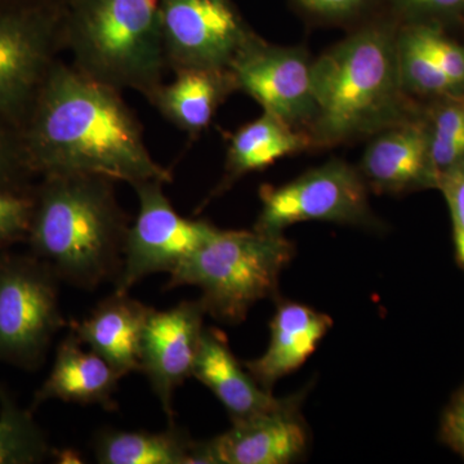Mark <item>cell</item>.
Wrapping results in <instances>:
<instances>
[{
    "label": "cell",
    "instance_id": "7c38bea8",
    "mask_svg": "<svg viewBox=\"0 0 464 464\" xmlns=\"http://www.w3.org/2000/svg\"><path fill=\"white\" fill-rule=\"evenodd\" d=\"M206 308L185 301L168 310H152L143 329L140 372L148 377L168 423H174L176 390L192 377L204 332Z\"/></svg>",
    "mask_w": 464,
    "mask_h": 464
},
{
    "label": "cell",
    "instance_id": "e0dca14e",
    "mask_svg": "<svg viewBox=\"0 0 464 464\" xmlns=\"http://www.w3.org/2000/svg\"><path fill=\"white\" fill-rule=\"evenodd\" d=\"M332 324L326 314L295 302H284L271 320L267 350L244 366L262 389L271 391L276 382L297 371L315 353Z\"/></svg>",
    "mask_w": 464,
    "mask_h": 464
},
{
    "label": "cell",
    "instance_id": "4fadbf2b",
    "mask_svg": "<svg viewBox=\"0 0 464 464\" xmlns=\"http://www.w3.org/2000/svg\"><path fill=\"white\" fill-rule=\"evenodd\" d=\"M308 433L298 399L276 411L234 420L228 431L197 441L191 464H286L306 451Z\"/></svg>",
    "mask_w": 464,
    "mask_h": 464
},
{
    "label": "cell",
    "instance_id": "9a60e30c",
    "mask_svg": "<svg viewBox=\"0 0 464 464\" xmlns=\"http://www.w3.org/2000/svg\"><path fill=\"white\" fill-rule=\"evenodd\" d=\"M152 310L128 293L114 292L82 322H72L70 331L123 378L140 372L143 329Z\"/></svg>",
    "mask_w": 464,
    "mask_h": 464
},
{
    "label": "cell",
    "instance_id": "8992f818",
    "mask_svg": "<svg viewBox=\"0 0 464 464\" xmlns=\"http://www.w3.org/2000/svg\"><path fill=\"white\" fill-rule=\"evenodd\" d=\"M58 276L35 256L0 257V362L35 371L65 326Z\"/></svg>",
    "mask_w": 464,
    "mask_h": 464
},
{
    "label": "cell",
    "instance_id": "f1b7e54d",
    "mask_svg": "<svg viewBox=\"0 0 464 464\" xmlns=\"http://www.w3.org/2000/svg\"><path fill=\"white\" fill-rule=\"evenodd\" d=\"M402 11L418 16H442L464 11V0H393Z\"/></svg>",
    "mask_w": 464,
    "mask_h": 464
},
{
    "label": "cell",
    "instance_id": "7a4b0ae2",
    "mask_svg": "<svg viewBox=\"0 0 464 464\" xmlns=\"http://www.w3.org/2000/svg\"><path fill=\"white\" fill-rule=\"evenodd\" d=\"M112 182L91 174H52L34 199L27 234L33 255L70 285L93 290L121 274L130 225Z\"/></svg>",
    "mask_w": 464,
    "mask_h": 464
},
{
    "label": "cell",
    "instance_id": "ffe728a7",
    "mask_svg": "<svg viewBox=\"0 0 464 464\" xmlns=\"http://www.w3.org/2000/svg\"><path fill=\"white\" fill-rule=\"evenodd\" d=\"M311 145L308 134L302 133L270 112L244 125L231 137L226 159V176L218 190L244 174L265 169L286 155L295 154Z\"/></svg>",
    "mask_w": 464,
    "mask_h": 464
},
{
    "label": "cell",
    "instance_id": "f546056e",
    "mask_svg": "<svg viewBox=\"0 0 464 464\" xmlns=\"http://www.w3.org/2000/svg\"><path fill=\"white\" fill-rule=\"evenodd\" d=\"M444 432L448 441L464 456V390L445 415Z\"/></svg>",
    "mask_w": 464,
    "mask_h": 464
},
{
    "label": "cell",
    "instance_id": "52a82bcc",
    "mask_svg": "<svg viewBox=\"0 0 464 464\" xmlns=\"http://www.w3.org/2000/svg\"><path fill=\"white\" fill-rule=\"evenodd\" d=\"M259 198L258 231L283 234L288 226L306 221L374 224L364 179L341 160L328 161L285 185L262 186Z\"/></svg>",
    "mask_w": 464,
    "mask_h": 464
},
{
    "label": "cell",
    "instance_id": "484cf974",
    "mask_svg": "<svg viewBox=\"0 0 464 464\" xmlns=\"http://www.w3.org/2000/svg\"><path fill=\"white\" fill-rule=\"evenodd\" d=\"M34 199L16 191L0 188V246L27 237L32 224Z\"/></svg>",
    "mask_w": 464,
    "mask_h": 464
},
{
    "label": "cell",
    "instance_id": "3957f363",
    "mask_svg": "<svg viewBox=\"0 0 464 464\" xmlns=\"http://www.w3.org/2000/svg\"><path fill=\"white\" fill-rule=\"evenodd\" d=\"M398 42L386 27L348 36L313 63L314 145L350 141L402 121Z\"/></svg>",
    "mask_w": 464,
    "mask_h": 464
},
{
    "label": "cell",
    "instance_id": "30bf717a",
    "mask_svg": "<svg viewBox=\"0 0 464 464\" xmlns=\"http://www.w3.org/2000/svg\"><path fill=\"white\" fill-rule=\"evenodd\" d=\"M60 47V12L0 14V114L18 121L32 111Z\"/></svg>",
    "mask_w": 464,
    "mask_h": 464
},
{
    "label": "cell",
    "instance_id": "ac0fdd59",
    "mask_svg": "<svg viewBox=\"0 0 464 464\" xmlns=\"http://www.w3.org/2000/svg\"><path fill=\"white\" fill-rule=\"evenodd\" d=\"M70 331L57 347L56 359L47 380L34 396L32 411L50 400L81 405H100L115 411L114 395L121 375Z\"/></svg>",
    "mask_w": 464,
    "mask_h": 464
},
{
    "label": "cell",
    "instance_id": "cb8c5ba5",
    "mask_svg": "<svg viewBox=\"0 0 464 464\" xmlns=\"http://www.w3.org/2000/svg\"><path fill=\"white\" fill-rule=\"evenodd\" d=\"M429 140L430 158L438 176L464 159V103L440 110Z\"/></svg>",
    "mask_w": 464,
    "mask_h": 464
},
{
    "label": "cell",
    "instance_id": "9c48e42d",
    "mask_svg": "<svg viewBox=\"0 0 464 464\" xmlns=\"http://www.w3.org/2000/svg\"><path fill=\"white\" fill-rule=\"evenodd\" d=\"M161 41L167 66L228 70L253 38L228 0H163Z\"/></svg>",
    "mask_w": 464,
    "mask_h": 464
},
{
    "label": "cell",
    "instance_id": "5b68a950",
    "mask_svg": "<svg viewBox=\"0 0 464 464\" xmlns=\"http://www.w3.org/2000/svg\"><path fill=\"white\" fill-rule=\"evenodd\" d=\"M293 257L295 246L283 234L216 228L169 274L168 288L198 286L208 315L237 325L256 304L276 295L280 275Z\"/></svg>",
    "mask_w": 464,
    "mask_h": 464
},
{
    "label": "cell",
    "instance_id": "6da1fadb",
    "mask_svg": "<svg viewBox=\"0 0 464 464\" xmlns=\"http://www.w3.org/2000/svg\"><path fill=\"white\" fill-rule=\"evenodd\" d=\"M24 154L30 169L44 176L91 174L132 186L173 179L150 155L119 91L65 63H53L36 96Z\"/></svg>",
    "mask_w": 464,
    "mask_h": 464
},
{
    "label": "cell",
    "instance_id": "44dd1931",
    "mask_svg": "<svg viewBox=\"0 0 464 464\" xmlns=\"http://www.w3.org/2000/svg\"><path fill=\"white\" fill-rule=\"evenodd\" d=\"M195 444L173 423L160 432L102 430L93 440V451L101 464H191Z\"/></svg>",
    "mask_w": 464,
    "mask_h": 464
},
{
    "label": "cell",
    "instance_id": "ba28073f",
    "mask_svg": "<svg viewBox=\"0 0 464 464\" xmlns=\"http://www.w3.org/2000/svg\"><path fill=\"white\" fill-rule=\"evenodd\" d=\"M160 181L134 185L139 213L125 239L123 265L115 280L118 293H128L150 275L170 274L200 248L215 226L185 218L176 212Z\"/></svg>",
    "mask_w": 464,
    "mask_h": 464
},
{
    "label": "cell",
    "instance_id": "4dcf8cb0",
    "mask_svg": "<svg viewBox=\"0 0 464 464\" xmlns=\"http://www.w3.org/2000/svg\"><path fill=\"white\" fill-rule=\"evenodd\" d=\"M304 7L326 17H346L355 14L366 0H299Z\"/></svg>",
    "mask_w": 464,
    "mask_h": 464
},
{
    "label": "cell",
    "instance_id": "d4e9b609",
    "mask_svg": "<svg viewBox=\"0 0 464 464\" xmlns=\"http://www.w3.org/2000/svg\"><path fill=\"white\" fill-rule=\"evenodd\" d=\"M415 35L457 91L464 88V48L433 27L411 26Z\"/></svg>",
    "mask_w": 464,
    "mask_h": 464
},
{
    "label": "cell",
    "instance_id": "5bb4252c",
    "mask_svg": "<svg viewBox=\"0 0 464 464\" xmlns=\"http://www.w3.org/2000/svg\"><path fill=\"white\" fill-rule=\"evenodd\" d=\"M362 173L380 192H402L436 186L438 173L430 158L429 133L420 125L400 121L369 143Z\"/></svg>",
    "mask_w": 464,
    "mask_h": 464
},
{
    "label": "cell",
    "instance_id": "277c9868",
    "mask_svg": "<svg viewBox=\"0 0 464 464\" xmlns=\"http://www.w3.org/2000/svg\"><path fill=\"white\" fill-rule=\"evenodd\" d=\"M61 44L82 74L148 99L164 67L159 0H67L60 12Z\"/></svg>",
    "mask_w": 464,
    "mask_h": 464
},
{
    "label": "cell",
    "instance_id": "4316f807",
    "mask_svg": "<svg viewBox=\"0 0 464 464\" xmlns=\"http://www.w3.org/2000/svg\"><path fill=\"white\" fill-rule=\"evenodd\" d=\"M438 188L448 201L458 261L464 266V159L439 173Z\"/></svg>",
    "mask_w": 464,
    "mask_h": 464
},
{
    "label": "cell",
    "instance_id": "7402d4cb",
    "mask_svg": "<svg viewBox=\"0 0 464 464\" xmlns=\"http://www.w3.org/2000/svg\"><path fill=\"white\" fill-rule=\"evenodd\" d=\"M51 456L50 442L33 418L0 387V464L41 463Z\"/></svg>",
    "mask_w": 464,
    "mask_h": 464
},
{
    "label": "cell",
    "instance_id": "2e32d148",
    "mask_svg": "<svg viewBox=\"0 0 464 464\" xmlns=\"http://www.w3.org/2000/svg\"><path fill=\"white\" fill-rule=\"evenodd\" d=\"M192 377L212 391L232 422L276 411L293 399H277L262 389L231 353L224 333L217 329L204 328Z\"/></svg>",
    "mask_w": 464,
    "mask_h": 464
},
{
    "label": "cell",
    "instance_id": "83f0119b",
    "mask_svg": "<svg viewBox=\"0 0 464 464\" xmlns=\"http://www.w3.org/2000/svg\"><path fill=\"white\" fill-rule=\"evenodd\" d=\"M24 168L30 169L23 150L14 149L0 132V188L16 191L14 186L20 181Z\"/></svg>",
    "mask_w": 464,
    "mask_h": 464
},
{
    "label": "cell",
    "instance_id": "8fae6325",
    "mask_svg": "<svg viewBox=\"0 0 464 464\" xmlns=\"http://www.w3.org/2000/svg\"><path fill=\"white\" fill-rule=\"evenodd\" d=\"M237 90L292 127L310 123L315 111L313 63L299 48L276 47L253 35L228 67Z\"/></svg>",
    "mask_w": 464,
    "mask_h": 464
},
{
    "label": "cell",
    "instance_id": "603a6c76",
    "mask_svg": "<svg viewBox=\"0 0 464 464\" xmlns=\"http://www.w3.org/2000/svg\"><path fill=\"white\" fill-rule=\"evenodd\" d=\"M396 42L402 87L422 94H447L457 92L447 75L436 65L411 27L400 34Z\"/></svg>",
    "mask_w": 464,
    "mask_h": 464
},
{
    "label": "cell",
    "instance_id": "d6986e66",
    "mask_svg": "<svg viewBox=\"0 0 464 464\" xmlns=\"http://www.w3.org/2000/svg\"><path fill=\"white\" fill-rule=\"evenodd\" d=\"M176 74V81L159 85L148 100L167 121L195 137L207 130L237 85L228 70L188 69Z\"/></svg>",
    "mask_w": 464,
    "mask_h": 464
}]
</instances>
